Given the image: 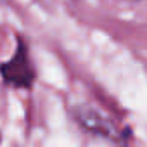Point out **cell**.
<instances>
[{
    "instance_id": "obj_2",
    "label": "cell",
    "mask_w": 147,
    "mask_h": 147,
    "mask_svg": "<svg viewBox=\"0 0 147 147\" xmlns=\"http://www.w3.org/2000/svg\"><path fill=\"white\" fill-rule=\"evenodd\" d=\"M75 116H76V121L85 130H88L90 133L107 137V138L118 137V130H116L114 123L111 119H107L102 113H99L97 109H94L90 106H80L76 109Z\"/></svg>"
},
{
    "instance_id": "obj_1",
    "label": "cell",
    "mask_w": 147,
    "mask_h": 147,
    "mask_svg": "<svg viewBox=\"0 0 147 147\" xmlns=\"http://www.w3.org/2000/svg\"><path fill=\"white\" fill-rule=\"evenodd\" d=\"M0 75H2V80L7 85H11L14 88L28 90L33 87L36 73H35V67L30 59L28 45L21 36L18 38V47H16V52L12 54V57L0 66Z\"/></svg>"
},
{
    "instance_id": "obj_3",
    "label": "cell",
    "mask_w": 147,
    "mask_h": 147,
    "mask_svg": "<svg viewBox=\"0 0 147 147\" xmlns=\"http://www.w3.org/2000/svg\"><path fill=\"white\" fill-rule=\"evenodd\" d=\"M126 2H142V0H126Z\"/></svg>"
}]
</instances>
